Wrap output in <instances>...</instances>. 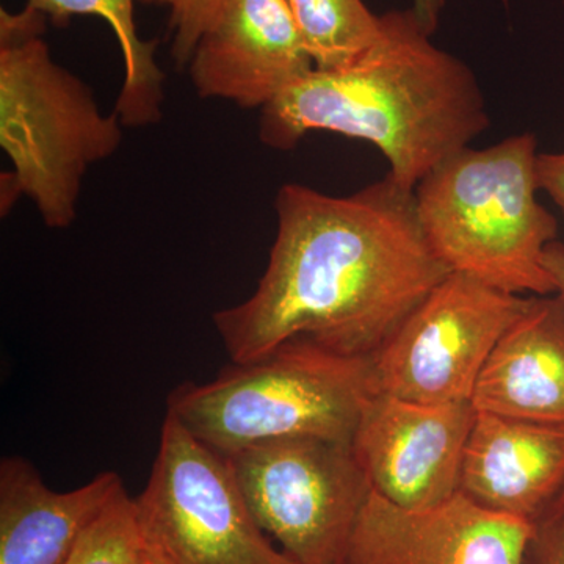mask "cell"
I'll list each match as a JSON object with an SVG mask.
<instances>
[{"instance_id":"6da1fadb","label":"cell","mask_w":564,"mask_h":564,"mask_svg":"<svg viewBox=\"0 0 564 564\" xmlns=\"http://www.w3.org/2000/svg\"><path fill=\"white\" fill-rule=\"evenodd\" d=\"M274 210L276 239L258 288L214 314L232 362L292 339L373 358L452 273L426 242L414 192L389 174L348 196L285 184Z\"/></svg>"},{"instance_id":"7a4b0ae2","label":"cell","mask_w":564,"mask_h":564,"mask_svg":"<svg viewBox=\"0 0 564 564\" xmlns=\"http://www.w3.org/2000/svg\"><path fill=\"white\" fill-rule=\"evenodd\" d=\"M489 124L474 70L433 44L413 10H392L358 61L311 70L261 110L259 140L276 151L314 131L369 141L389 162V176L414 192Z\"/></svg>"},{"instance_id":"3957f363","label":"cell","mask_w":564,"mask_h":564,"mask_svg":"<svg viewBox=\"0 0 564 564\" xmlns=\"http://www.w3.org/2000/svg\"><path fill=\"white\" fill-rule=\"evenodd\" d=\"M47 22L28 7L0 10V147L13 165L0 177V212L6 217L25 196L47 228L66 229L85 174L120 150L124 126L54 62Z\"/></svg>"},{"instance_id":"277c9868","label":"cell","mask_w":564,"mask_h":564,"mask_svg":"<svg viewBox=\"0 0 564 564\" xmlns=\"http://www.w3.org/2000/svg\"><path fill=\"white\" fill-rule=\"evenodd\" d=\"M538 140L508 137L484 150L464 148L414 188L426 242L452 273L513 295H554L545 248L558 221L538 199Z\"/></svg>"},{"instance_id":"5b68a950","label":"cell","mask_w":564,"mask_h":564,"mask_svg":"<svg viewBox=\"0 0 564 564\" xmlns=\"http://www.w3.org/2000/svg\"><path fill=\"white\" fill-rule=\"evenodd\" d=\"M372 361L288 340L256 361L232 362L209 383L181 384L166 414L221 456L284 437L351 444L375 392Z\"/></svg>"},{"instance_id":"8992f818","label":"cell","mask_w":564,"mask_h":564,"mask_svg":"<svg viewBox=\"0 0 564 564\" xmlns=\"http://www.w3.org/2000/svg\"><path fill=\"white\" fill-rule=\"evenodd\" d=\"M262 532L296 564H344L372 486L351 444L296 436L223 456Z\"/></svg>"},{"instance_id":"52a82bcc","label":"cell","mask_w":564,"mask_h":564,"mask_svg":"<svg viewBox=\"0 0 564 564\" xmlns=\"http://www.w3.org/2000/svg\"><path fill=\"white\" fill-rule=\"evenodd\" d=\"M135 502L148 543L173 564H296L262 532L226 459L173 415Z\"/></svg>"},{"instance_id":"ba28073f","label":"cell","mask_w":564,"mask_h":564,"mask_svg":"<svg viewBox=\"0 0 564 564\" xmlns=\"http://www.w3.org/2000/svg\"><path fill=\"white\" fill-rule=\"evenodd\" d=\"M527 299L451 273L373 356V391L419 403H470L486 359Z\"/></svg>"},{"instance_id":"9c48e42d","label":"cell","mask_w":564,"mask_h":564,"mask_svg":"<svg viewBox=\"0 0 564 564\" xmlns=\"http://www.w3.org/2000/svg\"><path fill=\"white\" fill-rule=\"evenodd\" d=\"M473 403H419L373 392L352 436V454L375 492L425 510L459 491Z\"/></svg>"},{"instance_id":"30bf717a","label":"cell","mask_w":564,"mask_h":564,"mask_svg":"<svg viewBox=\"0 0 564 564\" xmlns=\"http://www.w3.org/2000/svg\"><path fill=\"white\" fill-rule=\"evenodd\" d=\"M533 522L458 491L425 510L367 497L344 564H522Z\"/></svg>"},{"instance_id":"8fae6325","label":"cell","mask_w":564,"mask_h":564,"mask_svg":"<svg viewBox=\"0 0 564 564\" xmlns=\"http://www.w3.org/2000/svg\"><path fill=\"white\" fill-rule=\"evenodd\" d=\"M187 68L199 98L263 110L315 65L288 0H225Z\"/></svg>"},{"instance_id":"7c38bea8","label":"cell","mask_w":564,"mask_h":564,"mask_svg":"<svg viewBox=\"0 0 564 564\" xmlns=\"http://www.w3.org/2000/svg\"><path fill=\"white\" fill-rule=\"evenodd\" d=\"M564 489V423L475 411L459 491L492 511L534 521Z\"/></svg>"},{"instance_id":"4fadbf2b","label":"cell","mask_w":564,"mask_h":564,"mask_svg":"<svg viewBox=\"0 0 564 564\" xmlns=\"http://www.w3.org/2000/svg\"><path fill=\"white\" fill-rule=\"evenodd\" d=\"M475 411L564 423V302L527 299L486 359L473 400Z\"/></svg>"},{"instance_id":"5bb4252c","label":"cell","mask_w":564,"mask_h":564,"mask_svg":"<svg viewBox=\"0 0 564 564\" xmlns=\"http://www.w3.org/2000/svg\"><path fill=\"white\" fill-rule=\"evenodd\" d=\"M124 489L102 473L58 492L21 456L0 463V564H63L82 532Z\"/></svg>"},{"instance_id":"9a60e30c","label":"cell","mask_w":564,"mask_h":564,"mask_svg":"<svg viewBox=\"0 0 564 564\" xmlns=\"http://www.w3.org/2000/svg\"><path fill=\"white\" fill-rule=\"evenodd\" d=\"M25 7L46 17L55 28H66L74 17H98L110 25L120 46L124 79L115 113L124 128H148L162 120L165 74L155 62L158 40H141L135 0H28Z\"/></svg>"},{"instance_id":"2e32d148","label":"cell","mask_w":564,"mask_h":564,"mask_svg":"<svg viewBox=\"0 0 564 564\" xmlns=\"http://www.w3.org/2000/svg\"><path fill=\"white\" fill-rule=\"evenodd\" d=\"M317 69L351 65L381 33V17L362 0H288Z\"/></svg>"},{"instance_id":"e0dca14e","label":"cell","mask_w":564,"mask_h":564,"mask_svg":"<svg viewBox=\"0 0 564 564\" xmlns=\"http://www.w3.org/2000/svg\"><path fill=\"white\" fill-rule=\"evenodd\" d=\"M144 547L135 499L122 489L82 532L63 564H139Z\"/></svg>"},{"instance_id":"ac0fdd59","label":"cell","mask_w":564,"mask_h":564,"mask_svg":"<svg viewBox=\"0 0 564 564\" xmlns=\"http://www.w3.org/2000/svg\"><path fill=\"white\" fill-rule=\"evenodd\" d=\"M169 10L172 55L177 68H187L204 33L217 20L225 0H139Z\"/></svg>"},{"instance_id":"d6986e66","label":"cell","mask_w":564,"mask_h":564,"mask_svg":"<svg viewBox=\"0 0 564 564\" xmlns=\"http://www.w3.org/2000/svg\"><path fill=\"white\" fill-rule=\"evenodd\" d=\"M522 564H564V489L534 519Z\"/></svg>"},{"instance_id":"ffe728a7","label":"cell","mask_w":564,"mask_h":564,"mask_svg":"<svg viewBox=\"0 0 564 564\" xmlns=\"http://www.w3.org/2000/svg\"><path fill=\"white\" fill-rule=\"evenodd\" d=\"M538 182H540V191L551 196L564 217V151L540 152Z\"/></svg>"},{"instance_id":"44dd1931","label":"cell","mask_w":564,"mask_h":564,"mask_svg":"<svg viewBox=\"0 0 564 564\" xmlns=\"http://www.w3.org/2000/svg\"><path fill=\"white\" fill-rule=\"evenodd\" d=\"M444 7L445 0H413L411 10L414 11L423 31L433 36L440 28L441 13H443Z\"/></svg>"},{"instance_id":"7402d4cb","label":"cell","mask_w":564,"mask_h":564,"mask_svg":"<svg viewBox=\"0 0 564 564\" xmlns=\"http://www.w3.org/2000/svg\"><path fill=\"white\" fill-rule=\"evenodd\" d=\"M544 267L555 282L556 295L564 302V243L555 240L545 248Z\"/></svg>"},{"instance_id":"603a6c76","label":"cell","mask_w":564,"mask_h":564,"mask_svg":"<svg viewBox=\"0 0 564 564\" xmlns=\"http://www.w3.org/2000/svg\"><path fill=\"white\" fill-rule=\"evenodd\" d=\"M139 564H173L170 562L169 558H166L165 555L162 554L161 551H159L158 547H154V545H151L147 541V547H144L143 555H141V560Z\"/></svg>"},{"instance_id":"cb8c5ba5","label":"cell","mask_w":564,"mask_h":564,"mask_svg":"<svg viewBox=\"0 0 564 564\" xmlns=\"http://www.w3.org/2000/svg\"><path fill=\"white\" fill-rule=\"evenodd\" d=\"M563 2H564V0H563Z\"/></svg>"}]
</instances>
